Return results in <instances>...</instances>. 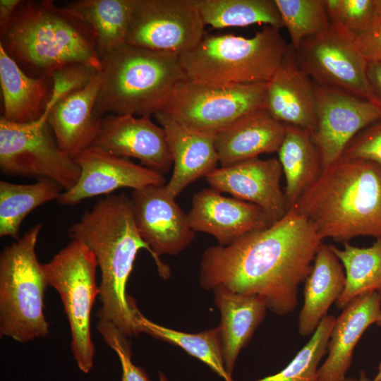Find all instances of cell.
I'll list each match as a JSON object with an SVG mask.
<instances>
[{"label": "cell", "mask_w": 381, "mask_h": 381, "mask_svg": "<svg viewBox=\"0 0 381 381\" xmlns=\"http://www.w3.org/2000/svg\"><path fill=\"white\" fill-rule=\"evenodd\" d=\"M323 241L293 206L267 228L229 245L206 248L200 264V286H222L255 296L272 313L289 314L297 306L298 286L310 273Z\"/></svg>", "instance_id": "6da1fadb"}, {"label": "cell", "mask_w": 381, "mask_h": 381, "mask_svg": "<svg viewBox=\"0 0 381 381\" xmlns=\"http://www.w3.org/2000/svg\"><path fill=\"white\" fill-rule=\"evenodd\" d=\"M68 234L90 249L100 269L99 319L128 337L137 336L127 283L138 251L145 249L154 260L155 255L138 231L130 198L124 193L106 195L70 226Z\"/></svg>", "instance_id": "7a4b0ae2"}, {"label": "cell", "mask_w": 381, "mask_h": 381, "mask_svg": "<svg viewBox=\"0 0 381 381\" xmlns=\"http://www.w3.org/2000/svg\"><path fill=\"white\" fill-rule=\"evenodd\" d=\"M293 206L323 240L381 238V165L341 157Z\"/></svg>", "instance_id": "3957f363"}, {"label": "cell", "mask_w": 381, "mask_h": 381, "mask_svg": "<svg viewBox=\"0 0 381 381\" xmlns=\"http://www.w3.org/2000/svg\"><path fill=\"white\" fill-rule=\"evenodd\" d=\"M0 44L29 76L50 78L58 69L84 64L101 69L96 34L75 10L53 1H21Z\"/></svg>", "instance_id": "277c9868"}, {"label": "cell", "mask_w": 381, "mask_h": 381, "mask_svg": "<svg viewBox=\"0 0 381 381\" xmlns=\"http://www.w3.org/2000/svg\"><path fill=\"white\" fill-rule=\"evenodd\" d=\"M99 89L94 109L105 114L152 115L174 87L186 77L179 56L124 44L101 59Z\"/></svg>", "instance_id": "5b68a950"}, {"label": "cell", "mask_w": 381, "mask_h": 381, "mask_svg": "<svg viewBox=\"0 0 381 381\" xmlns=\"http://www.w3.org/2000/svg\"><path fill=\"white\" fill-rule=\"evenodd\" d=\"M290 48L270 25L250 38L231 34L205 35L179 56L187 80L213 87L267 83Z\"/></svg>", "instance_id": "8992f818"}, {"label": "cell", "mask_w": 381, "mask_h": 381, "mask_svg": "<svg viewBox=\"0 0 381 381\" xmlns=\"http://www.w3.org/2000/svg\"><path fill=\"white\" fill-rule=\"evenodd\" d=\"M41 229L35 224L0 254V334L20 343L49 333L44 313L49 284L35 252Z\"/></svg>", "instance_id": "52a82bcc"}, {"label": "cell", "mask_w": 381, "mask_h": 381, "mask_svg": "<svg viewBox=\"0 0 381 381\" xmlns=\"http://www.w3.org/2000/svg\"><path fill=\"white\" fill-rule=\"evenodd\" d=\"M42 266L48 284L61 297L71 329L73 358L80 371L88 373L95 357L90 315L99 294L96 282V258L82 241L71 239Z\"/></svg>", "instance_id": "ba28073f"}, {"label": "cell", "mask_w": 381, "mask_h": 381, "mask_svg": "<svg viewBox=\"0 0 381 381\" xmlns=\"http://www.w3.org/2000/svg\"><path fill=\"white\" fill-rule=\"evenodd\" d=\"M0 169L7 175L48 179L63 190L78 181L80 170L59 146L47 117L29 123L0 119Z\"/></svg>", "instance_id": "9c48e42d"}, {"label": "cell", "mask_w": 381, "mask_h": 381, "mask_svg": "<svg viewBox=\"0 0 381 381\" xmlns=\"http://www.w3.org/2000/svg\"><path fill=\"white\" fill-rule=\"evenodd\" d=\"M267 83L213 87L179 82L159 111L197 131L217 132L265 107Z\"/></svg>", "instance_id": "30bf717a"}, {"label": "cell", "mask_w": 381, "mask_h": 381, "mask_svg": "<svg viewBox=\"0 0 381 381\" xmlns=\"http://www.w3.org/2000/svg\"><path fill=\"white\" fill-rule=\"evenodd\" d=\"M196 0H133L126 43L180 56L205 36Z\"/></svg>", "instance_id": "8fae6325"}, {"label": "cell", "mask_w": 381, "mask_h": 381, "mask_svg": "<svg viewBox=\"0 0 381 381\" xmlns=\"http://www.w3.org/2000/svg\"><path fill=\"white\" fill-rule=\"evenodd\" d=\"M298 67L314 84L342 90L381 106L366 75L367 61L353 40L331 25L294 50Z\"/></svg>", "instance_id": "7c38bea8"}, {"label": "cell", "mask_w": 381, "mask_h": 381, "mask_svg": "<svg viewBox=\"0 0 381 381\" xmlns=\"http://www.w3.org/2000/svg\"><path fill=\"white\" fill-rule=\"evenodd\" d=\"M130 199L138 231L155 255L159 275L167 278L169 268L159 256L179 254L193 241L195 232L165 185L134 190Z\"/></svg>", "instance_id": "4fadbf2b"}, {"label": "cell", "mask_w": 381, "mask_h": 381, "mask_svg": "<svg viewBox=\"0 0 381 381\" xmlns=\"http://www.w3.org/2000/svg\"><path fill=\"white\" fill-rule=\"evenodd\" d=\"M315 87L317 125L313 139L323 170L341 157L361 131L381 120V106L340 89Z\"/></svg>", "instance_id": "5bb4252c"}, {"label": "cell", "mask_w": 381, "mask_h": 381, "mask_svg": "<svg viewBox=\"0 0 381 381\" xmlns=\"http://www.w3.org/2000/svg\"><path fill=\"white\" fill-rule=\"evenodd\" d=\"M74 160L80 168V176L76 183L64 191L57 200L62 205H73L87 198L108 195L122 188L134 190L166 184L163 174L94 146L81 152Z\"/></svg>", "instance_id": "9a60e30c"}, {"label": "cell", "mask_w": 381, "mask_h": 381, "mask_svg": "<svg viewBox=\"0 0 381 381\" xmlns=\"http://www.w3.org/2000/svg\"><path fill=\"white\" fill-rule=\"evenodd\" d=\"M92 146L116 157L138 159L162 174L173 164L165 132L152 122L150 115L104 116Z\"/></svg>", "instance_id": "2e32d148"}, {"label": "cell", "mask_w": 381, "mask_h": 381, "mask_svg": "<svg viewBox=\"0 0 381 381\" xmlns=\"http://www.w3.org/2000/svg\"><path fill=\"white\" fill-rule=\"evenodd\" d=\"M282 175L278 159L256 157L217 167L205 178L211 188L259 206L274 223L289 210L280 186Z\"/></svg>", "instance_id": "e0dca14e"}, {"label": "cell", "mask_w": 381, "mask_h": 381, "mask_svg": "<svg viewBox=\"0 0 381 381\" xmlns=\"http://www.w3.org/2000/svg\"><path fill=\"white\" fill-rule=\"evenodd\" d=\"M186 214L188 224L195 232L212 235L221 246L229 245L274 224L259 206L222 195L211 188L194 194Z\"/></svg>", "instance_id": "ac0fdd59"}, {"label": "cell", "mask_w": 381, "mask_h": 381, "mask_svg": "<svg viewBox=\"0 0 381 381\" xmlns=\"http://www.w3.org/2000/svg\"><path fill=\"white\" fill-rule=\"evenodd\" d=\"M153 115L165 132L172 157L174 170L165 187L176 198L189 184L217 168L215 132L190 128L162 111Z\"/></svg>", "instance_id": "d6986e66"}, {"label": "cell", "mask_w": 381, "mask_h": 381, "mask_svg": "<svg viewBox=\"0 0 381 381\" xmlns=\"http://www.w3.org/2000/svg\"><path fill=\"white\" fill-rule=\"evenodd\" d=\"M265 108L279 122L310 131L317 125L314 83L298 67L291 47L281 66L267 82Z\"/></svg>", "instance_id": "ffe728a7"}, {"label": "cell", "mask_w": 381, "mask_h": 381, "mask_svg": "<svg viewBox=\"0 0 381 381\" xmlns=\"http://www.w3.org/2000/svg\"><path fill=\"white\" fill-rule=\"evenodd\" d=\"M286 125L265 108L253 111L215 132L214 144L222 167L277 152Z\"/></svg>", "instance_id": "44dd1931"}, {"label": "cell", "mask_w": 381, "mask_h": 381, "mask_svg": "<svg viewBox=\"0 0 381 381\" xmlns=\"http://www.w3.org/2000/svg\"><path fill=\"white\" fill-rule=\"evenodd\" d=\"M381 313V295L368 292L350 301L336 318L327 347V358L318 370V381H344L354 349L364 332Z\"/></svg>", "instance_id": "7402d4cb"}, {"label": "cell", "mask_w": 381, "mask_h": 381, "mask_svg": "<svg viewBox=\"0 0 381 381\" xmlns=\"http://www.w3.org/2000/svg\"><path fill=\"white\" fill-rule=\"evenodd\" d=\"M98 73L84 88L59 99L44 114L59 147L74 158L92 145L102 119L94 109L99 89Z\"/></svg>", "instance_id": "603a6c76"}, {"label": "cell", "mask_w": 381, "mask_h": 381, "mask_svg": "<svg viewBox=\"0 0 381 381\" xmlns=\"http://www.w3.org/2000/svg\"><path fill=\"white\" fill-rule=\"evenodd\" d=\"M221 315L220 331L225 369L230 377L240 351L250 341L267 308L258 297L219 286L213 289Z\"/></svg>", "instance_id": "cb8c5ba5"}, {"label": "cell", "mask_w": 381, "mask_h": 381, "mask_svg": "<svg viewBox=\"0 0 381 381\" xmlns=\"http://www.w3.org/2000/svg\"><path fill=\"white\" fill-rule=\"evenodd\" d=\"M346 275L344 267L330 245L319 248L310 273L305 280L303 304L298 315V333L313 334L333 303L344 291Z\"/></svg>", "instance_id": "d4e9b609"}, {"label": "cell", "mask_w": 381, "mask_h": 381, "mask_svg": "<svg viewBox=\"0 0 381 381\" xmlns=\"http://www.w3.org/2000/svg\"><path fill=\"white\" fill-rule=\"evenodd\" d=\"M0 83L3 119L29 123L41 119L50 99L52 80L27 75L0 44Z\"/></svg>", "instance_id": "484cf974"}, {"label": "cell", "mask_w": 381, "mask_h": 381, "mask_svg": "<svg viewBox=\"0 0 381 381\" xmlns=\"http://www.w3.org/2000/svg\"><path fill=\"white\" fill-rule=\"evenodd\" d=\"M277 153L286 181L284 191L290 209L303 192L318 179L322 171V164L312 133L298 127L286 126Z\"/></svg>", "instance_id": "4316f807"}, {"label": "cell", "mask_w": 381, "mask_h": 381, "mask_svg": "<svg viewBox=\"0 0 381 381\" xmlns=\"http://www.w3.org/2000/svg\"><path fill=\"white\" fill-rule=\"evenodd\" d=\"M128 302L139 334L147 333L155 339L177 346L205 363L224 381H234L224 367L218 326L198 333L181 332L148 320L140 313L134 299L130 296Z\"/></svg>", "instance_id": "83f0119b"}, {"label": "cell", "mask_w": 381, "mask_h": 381, "mask_svg": "<svg viewBox=\"0 0 381 381\" xmlns=\"http://www.w3.org/2000/svg\"><path fill=\"white\" fill-rule=\"evenodd\" d=\"M133 0H81L67 6L77 11L96 34L102 57L126 43Z\"/></svg>", "instance_id": "f1b7e54d"}, {"label": "cell", "mask_w": 381, "mask_h": 381, "mask_svg": "<svg viewBox=\"0 0 381 381\" xmlns=\"http://www.w3.org/2000/svg\"><path fill=\"white\" fill-rule=\"evenodd\" d=\"M63 189L55 181L40 179L34 183L0 181V236L19 238V229L26 216L47 202L58 200Z\"/></svg>", "instance_id": "f546056e"}, {"label": "cell", "mask_w": 381, "mask_h": 381, "mask_svg": "<svg viewBox=\"0 0 381 381\" xmlns=\"http://www.w3.org/2000/svg\"><path fill=\"white\" fill-rule=\"evenodd\" d=\"M344 248L330 247L341 261L345 272L344 291L336 301V306L344 308L355 298L368 292L381 295V238L369 247L359 248L349 242Z\"/></svg>", "instance_id": "4dcf8cb0"}, {"label": "cell", "mask_w": 381, "mask_h": 381, "mask_svg": "<svg viewBox=\"0 0 381 381\" xmlns=\"http://www.w3.org/2000/svg\"><path fill=\"white\" fill-rule=\"evenodd\" d=\"M205 24L213 28L265 24L284 27L274 0H196Z\"/></svg>", "instance_id": "1f68e13d"}, {"label": "cell", "mask_w": 381, "mask_h": 381, "mask_svg": "<svg viewBox=\"0 0 381 381\" xmlns=\"http://www.w3.org/2000/svg\"><path fill=\"white\" fill-rule=\"evenodd\" d=\"M274 1L295 51L305 39L323 33L330 26L325 0Z\"/></svg>", "instance_id": "d6a6232c"}, {"label": "cell", "mask_w": 381, "mask_h": 381, "mask_svg": "<svg viewBox=\"0 0 381 381\" xmlns=\"http://www.w3.org/2000/svg\"><path fill=\"white\" fill-rule=\"evenodd\" d=\"M335 320L333 315L324 318L310 340L283 370L253 381H318V365L327 353Z\"/></svg>", "instance_id": "836d02e7"}, {"label": "cell", "mask_w": 381, "mask_h": 381, "mask_svg": "<svg viewBox=\"0 0 381 381\" xmlns=\"http://www.w3.org/2000/svg\"><path fill=\"white\" fill-rule=\"evenodd\" d=\"M330 25L352 40L381 23V0H325Z\"/></svg>", "instance_id": "e575fe53"}, {"label": "cell", "mask_w": 381, "mask_h": 381, "mask_svg": "<svg viewBox=\"0 0 381 381\" xmlns=\"http://www.w3.org/2000/svg\"><path fill=\"white\" fill-rule=\"evenodd\" d=\"M96 328L119 358L122 369L121 381H150L145 372L132 362L131 341L127 336L112 323L103 320L99 319Z\"/></svg>", "instance_id": "d590c367"}, {"label": "cell", "mask_w": 381, "mask_h": 381, "mask_svg": "<svg viewBox=\"0 0 381 381\" xmlns=\"http://www.w3.org/2000/svg\"><path fill=\"white\" fill-rule=\"evenodd\" d=\"M97 73L95 68L84 64H69L54 71L51 75L52 92L44 113L64 97L87 86Z\"/></svg>", "instance_id": "8d00e7d4"}, {"label": "cell", "mask_w": 381, "mask_h": 381, "mask_svg": "<svg viewBox=\"0 0 381 381\" xmlns=\"http://www.w3.org/2000/svg\"><path fill=\"white\" fill-rule=\"evenodd\" d=\"M341 157L381 165V120L361 131L346 145Z\"/></svg>", "instance_id": "74e56055"}, {"label": "cell", "mask_w": 381, "mask_h": 381, "mask_svg": "<svg viewBox=\"0 0 381 381\" xmlns=\"http://www.w3.org/2000/svg\"><path fill=\"white\" fill-rule=\"evenodd\" d=\"M353 44L367 61H381V23L353 38Z\"/></svg>", "instance_id": "f35d334b"}, {"label": "cell", "mask_w": 381, "mask_h": 381, "mask_svg": "<svg viewBox=\"0 0 381 381\" xmlns=\"http://www.w3.org/2000/svg\"><path fill=\"white\" fill-rule=\"evenodd\" d=\"M366 75L374 95L381 104V61L367 62Z\"/></svg>", "instance_id": "ab89813d"}, {"label": "cell", "mask_w": 381, "mask_h": 381, "mask_svg": "<svg viewBox=\"0 0 381 381\" xmlns=\"http://www.w3.org/2000/svg\"><path fill=\"white\" fill-rule=\"evenodd\" d=\"M20 0H1L0 1V35L1 36L10 23L13 15L20 4Z\"/></svg>", "instance_id": "60d3db41"}, {"label": "cell", "mask_w": 381, "mask_h": 381, "mask_svg": "<svg viewBox=\"0 0 381 381\" xmlns=\"http://www.w3.org/2000/svg\"><path fill=\"white\" fill-rule=\"evenodd\" d=\"M344 381H377V380L375 379L373 380L369 379L364 371H360L359 376L358 378L349 377H346Z\"/></svg>", "instance_id": "b9f144b4"}, {"label": "cell", "mask_w": 381, "mask_h": 381, "mask_svg": "<svg viewBox=\"0 0 381 381\" xmlns=\"http://www.w3.org/2000/svg\"><path fill=\"white\" fill-rule=\"evenodd\" d=\"M374 379L376 380L377 381H381V361L379 363V365L377 368V373Z\"/></svg>", "instance_id": "7bdbcfd3"}, {"label": "cell", "mask_w": 381, "mask_h": 381, "mask_svg": "<svg viewBox=\"0 0 381 381\" xmlns=\"http://www.w3.org/2000/svg\"><path fill=\"white\" fill-rule=\"evenodd\" d=\"M159 381H169L165 375L162 372H159Z\"/></svg>", "instance_id": "ee69618b"}, {"label": "cell", "mask_w": 381, "mask_h": 381, "mask_svg": "<svg viewBox=\"0 0 381 381\" xmlns=\"http://www.w3.org/2000/svg\"><path fill=\"white\" fill-rule=\"evenodd\" d=\"M376 324H377L378 326L381 327V313H380V316H379L378 320H377V322H376Z\"/></svg>", "instance_id": "f6af8a7d"}]
</instances>
